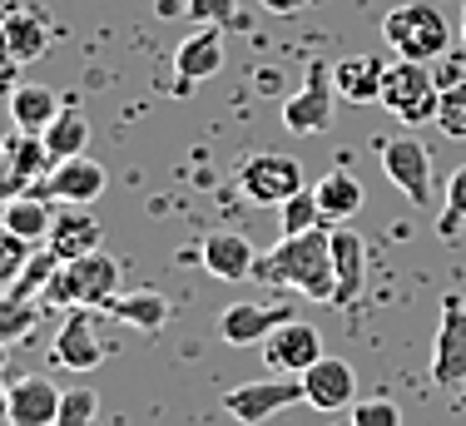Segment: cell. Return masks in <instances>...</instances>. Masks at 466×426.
I'll use <instances>...</instances> for the list:
<instances>
[{"instance_id":"obj_1","label":"cell","mask_w":466,"mask_h":426,"mask_svg":"<svg viewBox=\"0 0 466 426\" xmlns=\"http://www.w3.org/2000/svg\"><path fill=\"white\" fill-rule=\"evenodd\" d=\"M263 288H293V293L332 302L338 293V273H332V228L303 233V238H279L268 253H258L253 268Z\"/></svg>"},{"instance_id":"obj_2","label":"cell","mask_w":466,"mask_h":426,"mask_svg":"<svg viewBox=\"0 0 466 426\" xmlns=\"http://www.w3.org/2000/svg\"><path fill=\"white\" fill-rule=\"evenodd\" d=\"M382 40L392 45L402 60H421V65H437L447 60L451 50V30L447 15L427 0H407V5H392L382 15Z\"/></svg>"},{"instance_id":"obj_3","label":"cell","mask_w":466,"mask_h":426,"mask_svg":"<svg viewBox=\"0 0 466 426\" xmlns=\"http://www.w3.org/2000/svg\"><path fill=\"white\" fill-rule=\"evenodd\" d=\"M119 278H125V268L99 248L90 258L60 263V273L50 278V288L40 293V302H46V308H105V302L119 293Z\"/></svg>"},{"instance_id":"obj_4","label":"cell","mask_w":466,"mask_h":426,"mask_svg":"<svg viewBox=\"0 0 466 426\" xmlns=\"http://www.w3.org/2000/svg\"><path fill=\"white\" fill-rule=\"evenodd\" d=\"M377 105L392 119H402V125H437L441 80L431 75V65H421V60H397V65H387L382 99H377Z\"/></svg>"},{"instance_id":"obj_5","label":"cell","mask_w":466,"mask_h":426,"mask_svg":"<svg viewBox=\"0 0 466 426\" xmlns=\"http://www.w3.org/2000/svg\"><path fill=\"white\" fill-rule=\"evenodd\" d=\"M338 85H332V70L328 60H308L303 70V85L283 99V129L288 134H328L332 115H338Z\"/></svg>"},{"instance_id":"obj_6","label":"cell","mask_w":466,"mask_h":426,"mask_svg":"<svg viewBox=\"0 0 466 426\" xmlns=\"http://www.w3.org/2000/svg\"><path fill=\"white\" fill-rule=\"evenodd\" d=\"M238 188L258 208H283L293 194H303V169L288 154H248L238 164Z\"/></svg>"},{"instance_id":"obj_7","label":"cell","mask_w":466,"mask_h":426,"mask_svg":"<svg viewBox=\"0 0 466 426\" xmlns=\"http://www.w3.org/2000/svg\"><path fill=\"white\" fill-rule=\"evenodd\" d=\"M377 164H382V174L407 194V204H417V208L431 204V149L421 139H412V134L382 139L377 144Z\"/></svg>"},{"instance_id":"obj_8","label":"cell","mask_w":466,"mask_h":426,"mask_svg":"<svg viewBox=\"0 0 466 426\" xmlns=\"http://www.w3.org/2000/svg\"><path fill=\"white\" fill-rule=\"evenodd\" d=\"M431 382L437 387H466V298L447 293L441 322L431 338Z\"/></svg>"},{"instance_id":"obj_9","label":"cell","mask_w":466,"mask_h":426,"mask_svg":"<svg viewBox=\"0 0 466 426\" xmlns=\"http://www.w3.org/2000/svg\"><path fill=\"white\" fill-rule=\"evenodd\" d=\"M303 401V377H263V382H243L224 397V411L243 426H258L268 417H279L283 407Z\"/></svg>"},{"instance_id":"obj_10","label":"cell","mask_w":466,"mask_h":426,"mask_svg":"<svg viewBox=\"0 0 466 426\" xmlns=\"http://www.w3.org/2000/svg\"><path fill=\"white\" fill-rule=\"evenodd\" d=\"M224 70V30L218 25H198L174 45V95H188L194 85L214 80Z\"/></svg>"},{"instance_id":"obj_11","label":"cell","mask_w":466,"mask_h":426,"mask_svg":"<svg viewBox=\"0 0 466 426\" xmlns=\"http://www.w3.org/2000/svg\"><path fill=\"white\" fill-rule=\"evenodd\" d=\"M318 357H328L323 338H318V328H313V322H303V318L283 322V328L263 342V362H268L279 377H303Z\"/></svg>"},{"instance_id":"obj_12","label":"cell","mask_w":466,"mask_h":426,"mask_svg":"<svg viewBox=\"0 0 466 426\" xmlns=\"http://www.w3.org/2000/svg\"><path fill=\"white\" fill-rule=\"evenodd\" d=\"M303 401L313 411H342L358 401V372L348 357H318L303 372Z\"/></svg>"},{"instance_id":"obj_13","label":"cell","mask_w":466,"mask_h":426,"mask_svg":"<svg viewBox=\"0 0 466 426\" xmlns=\"http://www.w3.org/2000/svg\"><path fill=\"white\" fill-rule=\"evenodd\" d=\"M293 318L298 312L288 302H279V308H268V302H233V308H224V318H218V338L228 347H253V342H268Z\"/></svg>"},{"instance_id":"obj_14","label":"cell","mask_w":466,"mask_h":426,"mask_svg":"<svg viewBox=\"0 0 466 426\" xmlns=\"http://www.w3.org/2000/svg\"><path fill=\"white\" fill-rule=\"evenodd\" d=\"M60 397L65 391L50 382V377H15L5 391V426H55V417H60Z\"/></svg>"},{"instance_id":"obj_15","label":"cell","mask_w":466,"mask_h":426,"mask_svg":"<svg viewBox=\"0 0 466 426\" xmlns=\"http://www.w3.org/2000/svg\"><path fill=\"white\" fill-rule=\"evenodd\" d=\"M55 362L70 367V372H95L105 362V342L95 328V308H70L65 328L55 332Z\"/></svg>"},{"instance_id":"obj_16","label":"cell","mask_w":466,"mask_h":426,"mask_svg":"<svg viewBox=\"0 0 466 426\" xmlns=\"http://www.w3.org/2000/svg\"><path fill=\"white\" fill-rule=\"evenodd\" d=\"M332 273H338V308H358L362 288H368V243L348 228V223H332Z\"/></svg>"},{"instance_id":"obj_17","label":"cell","mask_w":466,"mask_h":426,"mask_svg":"<svg viewBox=\"0 0 466 426\" xmlns=\"http://www.w3.org/2000/svg\"><path fill=\"white\" fill-rule=\"evenodd\" d=\"M105 184H109L105 164H95L90 154H80V159H65V164H55V169H50V178H46V194L55 198V204L85 208V204H95V198L105 194Z\"/></svg>"},{"instance_id":"obj_18","label":"cell","mask_w":466,"mask_h":426,"mask_svg":"<svg viewBox=\"0 0 466 426\" xmlns=\"http://www.w3.org/2000/svg\"><path fill=\"white\" fill-rule=\"evenodd\" d=\"M99 243H105V228H99V218L90 208H70L65 204L55 213L50 223V253L60 258V263H75V258H90L99 253Z\"/></svg>"},{"instance_id":"obj_19","label":"cell","mask_w":466,"mask_h":426,"mask_svg":"<svg viewBox=\"0 0 466 426\" xmlns=\"http://www.w3.org/2000/svg\"><path fill=\"white\" fill-rule=\"evenodd\" d=\"M0 45H5V55L15 65H35L40 55L50 50V20L30 5L5 10V15H0Z\"/></svg>"},{"instance_id":"obj_20","label":"cell","mask_w":466,"mask_h":426,"mask_svg":"<svg viewBox=\"0 0 466 426\" xmlns=\"http://www.w3.org/2000/svg\"><path fill=\"white\" fill-rule=\"evenodd\" d=\"M198 263L208 268V278L218 283H243V278L258 268V253L243 233H208L204 248H198Z\"/></svg>"},{"instance_id":"obj_21","label":"cell","mask_w":466,"mask_h":426,"mask_svg":"<svg viewBox=\"0 0 466 426\" xmlns=\"http://www.w3.org/2000/svg\"><path fill=\"white\" fill-rule=\"evenodd\" d=\"M382 80H387V65L382 55H342L332 65V85L348 105H377L382 99Z\"/></svg>"},{"instance_id":"obj_22","label":"cell","mask_w":466,"mask_h":426,"mask_svg":"<svg viewBox=\"0 0 466 426\" xmlns=\"http://www.w3.org/2000/svg\"><path fill=\"white\" fill-rule=\"evenodd\" d=\"M0 223H5L10 233H20L25 243H40V238H50L55 204H50L46 184H40V188H30V194H20V198H10V204L0 208Z\"/></svg>"},{"instance_id":"obj_23","label":"cell","mask_w":466,"mask_h":426,"mask_svg":"<svg viewBox=\"0 0 466 426\" xmlns=\"http://www.w3.org/2000/svg\"><path fill=\"white\" fill-rule=\"evenodd\" d=\"M99 312H109V318L125 322V328L159 332L164 322H169V298H164V293H115Z\"/></svg>"},{"instance_id":"obj_24","label":"cell","mask_w":466,"mask_h":426,"mask_svg":"<svg viewBox=\"0 0 466 426\" xmlns=\"http://www.w3.org/2000/svg\"><path fill=\"white\" fill-rule=\"evenodd\" d=\"M60 99L50 95L46 85H15V95H10V125L15 129H30V134H46L55 125V115H60Z\"/></svg>"},{"instance_id":"obj_25","label":"cell","mask_w":466,"mask_h":426,"mask_svg":"<svg viewBox=\"0 0 466 426\" xmlns=\"http://www.w3.org/2000/svg\"><path fill=\"white\" fill-rule=\"evenodd\" d=\"M40 139H46V149H50L55 164L80 159V154H90V119H85L75 105H65L60 115H55V125L40 134Z\"/></svg>"},{"instance_id":"obj_26","label":"cell","mask_w":466,"mask_h":426,"mask_svg":"<svg viewBox=\"0 0 466 426\" xmlns=\"http://www.w3.org/2000/svg\"><path fill=\"white\" fill-rule=\"evenodd\" d=\"M313 194H318V204H323V218H328V223H348L352 213L362 208V184H358V178H352L348 169L323 174Z\"/></svg>"},{"instance_id":"obj_27","label":"cell","mask_w":466,"mask_h":426,"mask_svg":"<svg viewBox=\"0 0 466 426\" xmlns=\"http://www.w3.org/2000/svg\"><path fill=\"white\" fill-rule=\"evenodd\" d=\"M40 308H46L40 298H25V293H15V288H0V347L25 342L30 332H35V322H40Z\"/></svg>"},{"instance_id":"obj_28","label":"cell","mask_w":466,"mask_h":426,"mask_svg":"<svg viewBox=\"0 0 466 426\" xmlns=\"http://www.w3.org/2000/svg\"><path fill=\"white\" fill-rule=\"evenodd\" d=\"M318 228H332V223L323 218V204H318L313 188L293 194V198L279 208V233H283V238H303V233H318Z\"/></svg>"},{"instance_id":"obj_29","label":"cell","mask_w":466,"mask_h":426,"mask_svg":"<svg viewBox=\"0 0 466 426\" xmlns=\"http://www.w3.org/2000/svg\"><path fill=\"white\" fill-rule=\"evenodd\" d=\"M437 129L447 139H466V75L451 85H441V109H437Z\"/></svg>"},{"instance_id":"obj_30","label":"cell","mask_w":466,"mask_h":426,"mask_svg":"<svg viewBox=\"0 0 466 426\" xmlns=\"http://www.w3.org/2000/svg\"><path fill=\"white\" fill-rule=\"evenodd\" d=\"M184 10L198 20V25H218V30H243L248 25V15L238 10V0H188Z\"/></svg>"},{"instance_id":"obj_31","label":"cell","mask_w":466,"mask_h":426,"mask_svg":"<svg viewBox=\"0 0 466 426\" xmlns=\"http://www.w3.org/2000/svg\"><path fill=\"white\" fill-rule=\"evenodd\" d=\"M55 273H60V258H55L50 248H35V253H30V263H25V273H20L10 288H15V293H25V298H40L50 288Z\"/></svg>"},{"instance_id":"obj_32","label":"cell","mask_w":466,"mask_h":426,"mask_svg":"<svg viewBox=\"0 0 466 426\" xmlns=\"http://www.w3.org/2000/svg\"><path fill=\"white\" fill-rule=\"evenodd\" d=\"M95 421H99V397H95V387H75V391H65L55 426H95Z\"/></svg>"},{"instance_id":"obj_33","label":"cell","mask_w":466,"mask_h":426,"mask_svg":"<svg viewBox=\"0 0 466 426\" xmlns=\"http://www.w3.org/2000/svg\"><path fill=\"white\" fill-rule=\"evenodd\" d=\"M30 253H35V243H25L20 233H10L5 223H0V288H5V283H15V278L25 273Z\"/></svg>"},{"instance_id":"obj_34","label":"cell","mask_w":466,"mask_h":426,"mask_svg":"<svg viewBox=\"0 0 466 426\" xmlns=\"http://www.w3.org/2000/svg\"><path fill=\"white\" fill-rule=\"evenodd\" d=\"M352 426H402V407H397L392 397L352 401Z\"/></svg>"},{"instance_id":"obj_35","label":"cell","mask_w":466,"mask_h":426,"mask_svg":"<svg viewBox=\"0 0 466 426\" xmlns=\"http://www.w3.org/2000/svg\"><path fill=\"white\" fill-rule=\"evenodd\" d=\"M457 223H466V169H457V174L447 178V208H441V218H437L441 238H447V233H457Z\"/></svg>"},{"instance_id":"obj_36","label":"cell","mask_w":466,"mask_h":426,"mask_svg":"<svg viewBox=\"0 0 466 426\" xmlns=\"http://www.w3.org/2000/svg\"><path fill=\"white\" fill-rule=\"evenodd\" d=\"M30 178L20 174V164H15V154H10V144L0 139V208L10 204V198H20V194H30Z\"/></svg>"},{"instance_id":"obj_37","label":"cell","mask_w":466,"mask_h":426,"mask_svg":"<svg viewBox=\"0 0 466 426\" xmlns=\"http://www.w3.org/2000/svg\"><path fill=\"white\" fill-rule=\"evenodd\" d=\"M15 85H20V65L5 55V45H0V99H10L15 95Z\"/></svg>"},{"instance_id":"obj_38","label":"cell","mask_w":466,"mask_h":426,"mask_svg":"<svg viewBox=\"0 0 466 426\" xmlns=\"http://www.w3.org/2000/svg\"><path fill=\"white\" fill-rule=\"evenodd\" d=\"M258 5L268 10V15H298V10H308L313 0H258Z\"/></svg>"},{"instance_id":"obj_39","label":"cell","mask_w":466,"mask_h":426,"mask_svg":"<svg viewBox=\"0 0 466 426\" xmlns=\"http://www.w3.org/2000/svg\"><path fill=\"white\" fill-rule=\"evenodd\" d=\"M279 85H283L279 70H258V89H263V95H279Z\"/></svg>"},{"instance_id":"obj_40","label":"cell","mask_w":466,"mask_h":426,"mask_svg":"<svg viewBox=\"0 0 466 426\" xmlns=\"http://www.w3.org/2000/svg\"><path fill=\"white\" fill-rule=\"evenodd\" d=\"M5 391H10V382H5V372H0V411H5Z\"/></svg>"},{"instance_id":"obj_41","label":"cell","mask_w":466,"mask_h":426,"mask_svg":"<svg viewBox=\"0 0 466 426\" xmlns=\"http://www.w3.org/2000/svg\"><path fill=\"white\" fill-rule=\"evenodd\" d=\"M461 45H466V10H461Z\"/></svg>"},{"instance_id":"obj_42","label":"cell","mask_w":466,"mask_h":426,"mask_svg":"<svg viewBox=\"0 0 466 426\" xmlns=\"http://www.w3.org/2000/svg\"><path fill=\"white\" fill-rule=\"evenodd\" d=\"M457 407H461V411H466V391H461V401H457Z\"/></svg>"},{"instance_id":"obj_43","label":"cell","mask_w":466,"mask_h":426,"mask_svg":"<svg viewBox=\"0 0 466 426\" xmlns=\"http://www.w3.org/2000/svg\"><path fill=\"white\" fill-rule=\"evenodd\" d=\"M5 10H10V5H5V0H0V15H5Z\"/></svg>"},{"instance_id":"obj_44","label":"cell","mask_w":466,"mask_h":426,"mask_svg":"<svg viewBox=\"0 0 466 426\" xmlns=\"http://www.w3.org/2000/svg\"><path fill=\"white\" fill-rule=\"evenodd\" d=\"M0 352H5V347H0Z\"/></svg>"}]
</instances>
